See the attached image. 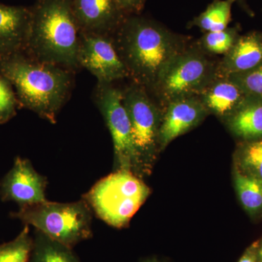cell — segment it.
<instances>
[{
	"label": "cell",
	"instance_id": "cell-1",
	"mask_svg": "<svg viewBox=\"0 0 262 262\" xmlns=\"http://www.w3.org/2000/svg\"><path fill=\"white\" fill-rule=\"evenodd\" d=\"M111 36L129 77L149 94L169 63L189 45L187 37L140 15L126 17Z\"/></svg>",
	"mask_w": 262,
	"mask_h": 262
},
{
	"label": "cell",
	"instance_id": "cell-2",
	"mask_svg": "<svg viewBox=\"0 0 262 262\" xmlns=\"http://www.w3.org/2000/svg\"><path fill=\"white\" fill-rule=\"evenodd\" d=\"M0 73L13 85L19 107L56 123L70 98L73 86L72 70L38 61L20 52L0 58Z\"/></svg>",
	"mask_w": 262,
	"mask_h": 262
},
{
	"label": "cell",
	"instance_id": "cell-3",
	"mask_svg": "<svg viewBox=\"0 0 262 262\" xmlns=\"http://www.w3.org/2000/svg\"><path fill=\"white\" fill-rule=\"evenodd\" d=\"M31 13L24 52L38 61L72 71L79 68L81 31L72 0H37Z\"/></svg>",
	"mask_w": 262,
	"mask_h": 262
},
{
	"label": "cell",
	"instance_id": "cell-4",
	"mask_svg": "<svg viewBox=\"0 0 262 262\" xmlns=\"http://www.w3.org/2000/svg\"><path fill=\"white\" fill-rule=\"evenodd\" d=\"M151 190L130 170H117L100 179L82 196L100 220L115 228L128 225Z\"/></svg>",
	"mask_w": 262,
	"mask_h": 262
},
{
	"label": "cell",
	"instance_id": "cell-5",
	"mask_svg": "<svg viewBox=\"0 0 262 262\" xmlns=\"http://www.w3.org/2000/svg\"><path fill=\"white\" fill-rule=\"evenodd\" d=\"M10 216L72 249L93 237L92 211L83 199L73 203L48 201L20 207Z\"/></svg>",
	"mask_w": 262,
	"mask_h": 262
},
{
	"label": "cell",
	"instance_id": "cell-6",
	"mask_svg": "<svg viewBox=\"0 0 262 262\" xmlns=\"http://www.w3.org/2000/svg\"><path fill=\"white\" fill-rule=\"evenodd\" d=\"M210 57L194 42L172 60L150 93L160 107L201 94L218 75L219 61Z\"/></svg>",
	"mask_w": 262,
	"mask_h": 262
},
{
	"label": "cell",
	"instance_id": "cell-7",
	"mask_svg": "<svg viewBox=\"0 0 262 262\" xmlns=\"http://www.w3.org/2000/svg\"><path fill=\"white\" fill-rule=\"evenodd\" d=\"M122 92V103L130 120L133 142L144 173H146L160 149L159 134L163 110L139 84L132 82Z\"/></svg>",
	"mask_w": 262,
	"mask_h": 262
},
{
	"label": "cell",
	"instance_id": "cell-8",
	"mask_svg": "<svg viewBox=\"0 0 262 262\" xmlns=\"http://www.w3.org/2000/svg\"><path fill=\"white\" fill-rule=\"evenodd\" d=\"M94 100L113 139L115 170H130L141 177L144 170L133 142L130 120L122 103V90L114 84L98 83Z\"/></svg>",
	"mask_w": 262,
	"mask_h": 262
},
{
	"label": "cell",
	"instance_id": "cell-9",
	"mask_svg": "<svg viewBox=\"0 0 262 262\" xmlns=\"http://www.w3.org/2000/svg\"><path fill=\"white\" fill-rule=\"evenodd\" d=\"M78 65L89 71L100 84H114L129 77L111 35L81 32Z\"/></svg>",
	"mask_w": 262,
	"mask_h": 262
},
{
	"label": "cell",
	"instance_id": "cell-10",
	"mask_svg": "<svg viewBox=\"0 0 262 262\" xmlns=\"http://www.w3.org/2000/svg\"><path fill=\"white\" fill-rule=\"evenodd\" d=\"M47 186V178L38 173L30 160L18 156L0 181V199L13 202L19 208L45 203Z\"/></svg>",
	"mask_w": 262,
	"mask_h": 262
},
{
	"label": "cell",
	"instance_id": "cell-11",
	"mask_svg": "<svg viewBox=\"0 0 262 262\" xmlns=\"http://www.w3.org/2000/svg\"><path fill=\"white\" fill-rule=\"evenodd\" d=\"M208 115L198 96L169 103L163 108L159 134L160 149L163 150L174 139L198 126Z\"/></svg>",
	"mask_w": 262,
	"mask_h": 262
},
{
	"label": "cell",
	"instance_id": "cell-12",
	"mask_svg": "<svg viewBox=\"0 0 262 262\" xmlns=\"http://www.w3.org/2000/svg\"><path fill=\"white\" fill-rule=\"evenodd\" d=\"M74 15L80 31L112 35L126 15L117 0H72Z\"/></svg>",
	"mask_w": 262,
	"mask_h": 262
},
{
	"label": "cell",
	"instance_id": "cell-13",
	"mask_svg": "<svg viewBox=\"0 0 262 262\" xmlns=\"http://www.w3.org/2000/svg\"><path fill=\"white\" fill-rule=\"evenodd\" d=\"M31 8L0 3V58L25 51Z\"/></svg>",
	"mask_w": 262,
	"mask_h": 262
},
{
	"label": "cell",
	"instance_id": "cell-14",
	"mask_svg": "<svg viewBox=\"0 0 262 262\" xmlns=\"http://www.w3.org/2000/svg\"><path fill=\"white\" fill-rule=\"evenodd\" d=\"M262 64V32L241 34L233 47L218 63V75L244 73Z\"/></svg>",
	"mask_w": 262,
	"mask_h": 262
},
{
	"label": "cell",
	"instance_id": "cell-15",
	"mask_svg": "<svg viewBox=\"0 0 262 262\" xmlns=\"http://www.w3.org/2000/svg\"><path fill=\"white\" fill-rule=\"evenodd\" d=\"M247 95L227 76L217 75L198 95L208 114H213L225 121Z\"/></svg>",
	"mask_w": 262,
	"mask_h": 262
},
{
	"label": "cell",
	"instance_id": "cell-16",
	"mask_svg": "<svg viewBox=\"0 0 262 262\" xmlns=\"http://www.w3.org/2000/svg\"><path fill=\"white\" fill-rule=\"evenodd\" d=\"M234 136L244 142L262 139V99L247 96L224 121Z\"/></svg>",
	"mask_w": 262,
	"mask_h": 262
},
{
	"label": "cell",
	"instance_id": "cell-17",
	"mask_svg": "<svg viewBox=\"0 0 262 262\" xmlns=\"http://www.w3.org/2000/svg\"><path fill=\"white\" fill-rule=\"evenodd\" d=\"M29 262H81L72 248L35 229Z\"/></svg>",
	"mask_w": 262,
	"mask_h": 262
},
{
	"label": "cell",
	"instance_id": "cell-18",
	"mask_svg": "<svg viewBox=\"0 0 262 262\" xmlns=\"http://www.w3.org/2000/svg\"><path fill=\"white\" fill-rule=\"evenodd\" d=\"M234 0H213L206 9L188 23V28L198 27L203 33L218 32L229 27Z\"/></svg>",
	"mask_w": 262,
	"mask_h": 262
},
{
	"label": "cell",
	"instance_id": "cell-19",
	"mask_svg": "<svg viewBox=\"0 0 262 262\" xmlns=\"http://www.w3.org/2000/svg\"><path fill=\"white\" fill-rule=\"evenodd\" d=\"M241 29L238 25L227 27L218 32L203 33L195 44L202 51L210 56H225L235 44Z\"/></svg>",
	"mask_w": 262,
	"mask_h": 262
},
{
	"label": "cell",
	"instance_id": "cell-20",
	"mask_svg": "<svg viewBox=\"0 0 262 262\" xmlns=\"http://www.w3.org/2000/svg\"><path fill=\"white\" fill-rule=\"evenodd\" d=\"M234 184L239 201L245 209L251 213L262 209V181L249 174L237 170Z\"/></svg>",
	"mask_w": 262,
	"mask_h": 262
},
{
	"label": "cell",
	"instance_id": "cell-21",
	"mask_svg": "<svg viewBox=\"0 0 262 262\" xmlns=\"http://www.w3.org/2000/svg\"><path fill=\"white\" fill-rule=\"evenodd\" d=\"M32 244L30 227L24 225L16 237L0 244V262H29Z\"/></svg>",
	"mask_w": 262,
	"mask_h": 262
},
{
	"label": "cell",
	"instance_id": "cell-22",
	"mask_svg": "<svg viewBox=\"0 0 262 262\" xmlns=\"http://www.w3.org/2000/svg\"><path fill=\"white\" fill-rule=\"evenodd\" d=\"M237 158L246 173L262 181V139L244 142L237 150Z\"/></svg>",
	"mask_w": 262,
	"mask_h": 262
},
{
	"label": "cell",
	"instance_id": "cell-23",
	"mask_svg": "<svg viewBox=\"0 0 262 262\" xmlns=\"http://www.w3.org/2000/svg\"><path fill=\"white\" fill-rule=\"evenodd\" d=\"M19 107L13 85L0 73V125L7 123L16 115Z\"/></svg>",
	"mask_w": 262,
	"mask_h": 262
},
{
	"label": "cell",
	"instance_id": "cell-24",
	"mask_svg": "<svg viewBox=\"0 0 262 262\" xmlns=\"http://www.w3.org/2000/svg\"><path fill=\"white\" fill-rule=\"evenodd\" d=\"M227 77L247 96L262 99V64L248 72Z\"/></svg>",
	"mask_w": 262,
	"mask_h": 262
},
{
	"label": "cell",
	"instance_id": "cell-25",
	"mask_svg": "<svg viewBox=\"0 0 262 262\" xmlns=\"http://www.w3.org/2000/svg\"><path fill=\"white\" fill-rule=\"evenodd\" d=\"M120 9L126 16L140 15L146 0H117Z\"/></svg>",
	"mask_w": 262,
	"mask_h": 262
},
{
	"label": "cell",
	"instance_id": "cell-26",
	"mask_svg": "<svg viewBox=\"0 0 262 262\" xmlns=\"http://www.w3.org/2000/svg\"><path fill=\"white\" fill-rule=\"evenodd\" d=\"M239 262H256V255L253 250H250L245 253Z\"/></svg>",
	"mask_w": 262,
	"mask_h": 262
},
{
	"label": "cell",
	"instance_id": "cell-27",
	"mask_svg": "<svg viewBox=\"0 0 262 262\" xmlns=\"http://www.w3.org/2000/svg\"><path fill=\"white\" fill-rule=\"evenodd\" d=\"M234 2L237 3L248 15H250V16H253L254 15L252 10H251L247 3H246V0H234Z\"/></svg>",
	"mask_w": 262,
	"mask_h": 262
},
{
	"label": "cell",
	"instance_id": "cell-28",
	"mask_svg": "<svg viewBox=\"0 0 262 262\" xmlns=\"http://www.w3.org/2000/svg\"><path fill=\"white\" fill-rule=\"evenodd\" d=\"M259 254H260V256H261V258L262 259V246H261V249H260Z\"/></svg>",
	"mask_w": 262,
	"mask_h": 262
},
{
	"label": "cell",
	"instance_id": "cell-29",
	"mask_svg": "<svg viewBox=\"0 0 262 262\" xmlns=\"http://www.w3.org/2000/svg\"><path fill=\"white\" fill-rule=\"evenodd\" d=\"M145 262H156V261H146Z\"/></svg>",
	"mask_w": 262,
	"mask_h": 262
}]
</instances>
